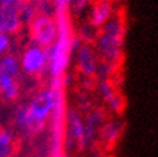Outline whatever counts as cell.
<instances>
[{
	"mask_svg": "<svg viewBox=\"0 0 158 157\" xmlns=\"http://www.w3.org/2000/svg\"><path fill=\"white\" fill-rule=\"evenodd\" d=\"M87 157H102V155H101V153H97V152H95V153H90V155H88Z\"/></svg>",
	"mask_w": 158,
	"mask_h": 157,
	"instance_id": "cell-21",
	"label": "cell"
},
{
	"mask_svg": "<svg viewBox=\"0 0 158 157\" xmlns=\"http://www.w3.org/2000/svg\"><path fill=\"white\" fill-rule=\"evenodd\" d=\"M33 44L44 49L52 47L56 40V24L53 15L39 13L29 24Z\"/></svg>",
	"mask_w": 158,
	"mask_h": 157,
	"instance_id": "cell-2",
	"label": "cell"
},
{
	"mask_svg": "<svg viewBox=\"0 0 158 157\" xmlns=\"http://www.w3.org/2000/svg\"><path fill=\"white\" fill-rule=\"evenodd\" d=\"M75 35L79 38V40L85 44H93L95 38L98 35V29H95L94 27H92L89 23H82L78 28V32L75 33Z\"/></svg>",
	"mask_w": 158,
	"mask_h": 157,
	"instance_id": "cell-15",
	"label": "cell"
},
{
	"mask_svg": "<svg viewBox=\"0 0 158 157\" xmlns=\"http://www.w3.org/2000/svg\"><path fill=\"white\" fill-rule=\"evenodd\" d=\"M97 91L110 112L114 114H121L123 112L126 106L124 98L115 89L110 81H97Z\"/></svg>",
	"mask_w": 158,
	"mask_h": 157,
	"instance_id": "cell-10",
	"label": "cell"
},
{
	"mask_svg": "<svg viewBox=\"0 0 158 157\" xmlns=\"http://www.w3.org/2000/svg\"><path fill=\"white\" fill-rule=\"evenodd\" d=\"M24 0H0V33L15 34L20 30L23 23L20 9Z\"/></svg>",
	"mask_w": 158,
	"mask_h": 157,
	"instance_id": "cell-5",
	"label": "cell"
},
{
	"mask_svg": "<svg viewBox=\"0 0 158 157\" xmlns=\"http://www.w3.org/2000/svg\"><path fill=\"white\" fill-rule=\"evenodd\" d=\"M19 72H20V63L15 55L6 53L0 57V74L18 78Z\"/></svg>",
	"mask_w": 158,
	"mask_h": 157,
	"instance_id": "cell-14",
	"label": "cell"
},
{
	"mask_svg": "<svg viewBox=\"0 0 158 157\" xmlns=\"http://www.w3.org/2000/svg\"><path fill=\"white\" fill-rule=\"evenodd\" d=\"M74 62H75V68L78 73L84 78H93L95 77L99 59L97 57V53L93 48V44H85L82 43L75 52H74Z\"/></svg>",
	"mask_w": 158,
	"mask_h": 157,
	"instance_id": "cell-7",
	"label": "cell"
},
{
	"mask_svg": "<svg viewBox=\"0 0 158 157\" xmlns=\"http://www.w3.org/2000/svg\"><path fill=\"white\" fill-rule=\"evenodd\" d=\"M20 94V86L16 78L0 74V97L8 102H13Z\"/></svg>",
	"mask_w": 158,
	"mask_h": 157,
	"instance_id": "cell-13",
	"label": "cell"
},
{
	"mask_svg": "<svg viewBox=\"0 0 158 157\" xmlns=\"http://www.w3.org/2000/svg\"><path fill=\"white\" fill-rule=\"evenodd\" d=\"M20 70L28 75H42L47 70V50L35 44H30L19 59Z\"/></svg>",
	"mask_w": 158,
	"mask_h": 157,
	"instance_id": "cell-6",
	"label": "cell"
},
{
	"mask_svg": "<svg viewBox=\"0 0 158 157\" xmlns=\"http://www.w3.org/2000/svg\"><path fill=\"white\" fill-rule=\"evenodd\" d=\"M64 157H74L73 155H70V153H65V156Z\"/></svg>",
	"mask_w": 158,
	"mask_h": 157,
	"instance_id": "cell-22",
	"label": "cell"
},
{
	"mask_svg": "<svg viewBox=\"0 0 158 157\" xmlns=\"http://www.w3.org/2000/svg\"><path fill=\"white\" fill-rule=\"evenodd\" d=\"M124 36V14L121 11H114L109 20L98 30V35L93 43L98 59L117 68L122 62Z\"/></svg>",
	"mask_w": 158,
	"mask_h": 157,
	"instance_id": "cell-1",
	"label": "cell"
},
{
	"mask_svg": "<svg viewBox=\"0 0 158 157\" xmlns=\"http://www.w3.org/2000/svg\"><path fill=\"white\" fill-rule=\"evenodd\" d=\"M14 136L10 129L0 128V157H10Z\"/></svg>",
	"mask_w": 158,
	"mask_h": 157,
	"instance_id": "cell-17",
	"label": "cell"
},
{
	"mask_svg": "<svg viewBox=\"0 0 158 157\" xmlns=\"http://www.w3.org/2000/svg\"><path fill=\"white\" fill-rule=\"evenodd\" d=\"M122 132H123V122L119 118L106 120L99 129V133H98V141H101L104 146L110 148L119 141Z\"/></svg>",
	"mask_w": 158,
	"mask_h": 157,
	"instance_id": "cell-11",
	"label": "cell"
},
{
	"mask_svg": "<svg viewBox=\"0 0 158 157\" xmlns=\"http://www.w3.org/2000/svg\"><path fill=\"white\" fill-rule=\"evenodd\" d=\"M90 8V0H72L68 11L72 18H82L84 14H88Z\"/></svg>",
	"mask_w": 158,
	"mask_h": 157,
	"instance_id": "cell-18",
	"label": "cell"
},
{
	"mask_svg": "<svg viewBox=\"0 0 158 157\" xmlns=\"http://www.w3.org/2000/svg\"><path fill=\"white\" fill-rule=\"evenodd\" d=\"M84 138V118L77 108H67L65 129H64V148L67 151L83 150Z\"/></svg>",
	"mask_w": 158,
	"mask_h": 157,
	"instance_id": "cell-3",
	"label": "cell"
},
{
	"mask_svg": "<svg viewBox=\"0 0 158 157\" xmlns=\"http://www.w3.org/2000/svg\"><path fill=\"white\" fill-rule=\"evenodd\" d=\"M53 106H54L53 91L48 87L39 91L29 101V103L27 104V108L31 120L43 129L47 122L49 121Z\"/></svg>",
	"mask_w": 158,
	"mask_h": 157,
	"instance_id": "cell-4",
	"label": "cell"
},
{
	"mask_svg": "<svg viewBox=\"0 0 158 157\" xmlns=\"http://www.w3.org/2000/svg\"><path fill=\"white\" fill-rule=\"evenodd\" d=\"M106 114L102 109H92L84 117V138H83V150L92 147L98 141V133L106 121Z\"/></svg>",
	"mask_w": 158,
	"mask_h": 157,
	"instance_id": "cell-8",
	"label": "cell"
},
{
	"mask_svg": "<svg viewBox=\"0 0 158 157\" xmlns=\"http://www.w3.org/2000/svg\"><path fill=\"white\" fill-rule=\"evenodd\" d=\"M72 0H50V3L53 4L54 11L55 10H68L69 4Z\"/></svg>",
	"mask_w": 158,
	"mask_h": 157,
	"instance_id": "cell-20",
	"label": "cell"
},
{
	"mask_svg": "<svg viewBox=\"0 0 158 157\" xmlns=\"http://www.w3.org/2000/svg\"><path fill=\"white\" fill-rule=\"evenodd\" d=\"M10 48V38L8 34L0 33V57L8 53Z\"/></svg>",
	"mask_w": 158,
	"mask_h": 157,
	"instance_id": "cell-19",
	"label": "cell"
},
{
	"mask_svg": "<svg viewBox=\"0 0 158 157\" xmlns=\"http://www.w3.org/2000/svg\"><path fill=\"white\" fill-rule=\"evenodd\" d=\"M13 122L15 128L24 134H36L42 131L33 120L28 112L27 104L18 106L13 112Z\"/></svg>",
	"mask_w": 158,
	"mask_h": 157,
	"instance_id": "cell-12",
	"label": "cell"
},
{
	"mask_svg": "<svg viewBox=\"0 0 158 157\" xmlns=\"http://www.w3.org/2000/svg\"><path fill=\"white\" fill-rule=\"evenodd\" d=\"M114 13L112 0H93L87 14V23L99 30Z\"/></svg>",
	"mask_w": 158,
	"mask_h": 157,
	"instance_id": "cell-9",
	"label": "cell"
},
{
	"mask_svg": "<svg viewBox=\"0 0 158 157\" xmlns=\"http://www.w3.org/2000/svg\"><path fill=\"white\" fill-rule=\"evenodd\" d=\"M39 14L36 0H24L20 9V19L23 24H30V22Z\"/></svg>",
	"mask_w": 158,
	"mask_h": 157,
	"instance_id": "cell-16",
	"label": "cell"
}]
</instances>
